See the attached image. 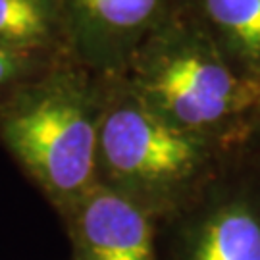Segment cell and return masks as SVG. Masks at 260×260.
Wrapping results in <instances>:
<instances>
[{
  "mask_svg": "<svg viewBox=\"0 0 260 260\" xmlns=\"http://www.w3.org/2000/svg\"><path fill=\"white\" fill-rule=\"evenodd\" d=\"M120 77L166 121L228 147H241L260 110V81L214 45L181 0Z\"/></svg>",
  "mask_w": 260,
  "mask_h": 260,
  "instance_id": "obj_2",
  "label": "cell"
},
{
  "mask_svg": "<svg viewBox=\"0 0 260 260\" xmlns=\"http://www.w3.org/2000/svg\"><path fill=\"white\" fill-rule=\"evenodd\" d=\"M241 147L245 149V152H249V154L260 164V110H258V114H256L254 121H252L251 129L247 133V137H245Z\"/></svg>",
  "mask_w": 260,
  "mask_h": 260,
  "instance_id": "obj_10",
  "label": "cell"
},
{
  "mask_svg": "<svg viewBox=\"0 0 260 260\" xmlns=\"http://www.w3.org/2000/svg\"><path fill=\"white\" fill-rule=\"evenodd\" d=\"M52 62L56 60H47L41 56L0 45V96L8 93L10 89H14L16 85L33 77Z\"/></svg>",
  "mask_w": 260,
  "mask_h": 260,
  "instance_id": "obj_9",
  "label": "cell"
},
{
  "mask_svg": "<svg viewBox=\"0 0 260 260\" xmlns=\"http://www.w3.org/2000/svg\"><path fill=\"white\" fill-rule=\"evenodd\" d=\"M164 222L183 260H260V164L235 149Z\"/></svg>",
  "mask_w": 260,
  "mask_h": 260,
  "instance_id": "obj_4",
  "label": "cell"
},
{
  "mask_svg": "<svg viewBox=\"0 0 260 260\" xmlns=\"http://www.w3.org/2000/svg\"><path fill=\"white\" fill-rule=\"evenodd\" d=\"M179 0H58L70 56L94 74L118 77Z\"/></svg>",
  "mask_w": 260,
  "mask_h": 260,
  "instance_id": "obj_5",
  "label": "cell"
},
{
  "mask_svg": "<svg viewBox=\"0 0 260 260\" xmlns=\"http://www.w3.org/2000/svg\"><path fill=\"white\" fill-rule=\"evenodd\" d=\"M214 45L260 81V0H181Z\"/></svg>",
  "mask_w": 260,
  "mask_h": 260,
  "instance_id": "obj_7",
  "label": "cell"
},
{
  "mask_svg": "<svg viewBox=\"0 0 260 260\" xmlns=\"http://www.w3.org/2000/svg\"><path fill=\"white\" fill-rule=\"evenodd\" d=\"M235 149L176 127L150 110L120 75L108 79L96 141V183L156 220L193 199Z\"/></svg>",
  "mask_w": 260,
  "mask_h": 260,
  "instance_id": "obj_3",
  "label": "cell"
},
{
  "mask_svg": "<svg viewBox=\"0 0 260 260\" xmlns=\"http://www.w3.org/2000/svg\"><path fill=\"white\" fill-rule=\"evenodd\" d=\"M0 45L47 60L72 58L58 0H0Z\"/></svg>",
  "mask_w": 260,
  "mask_h": 260,
  "instance_id": "obj_8",
  "label": "cell"
},
{
  "mask_svg": "<svg viewBox=\"0 0 260 260\" xmlns=\"http://www.w3.org/2000/svg\"><path fill=\"white\" fill-rule=\"evenodd\" d=\"M66 220L75 260H156V218L101 183Z\"/></svg>",
  "mask_w": 260,
  "mask_h": 260,
  "instance_id": "obj_6",
  "label": "cell"
},
{
  "mask_svg": "<svg viewBox=\"0 0 260 260\" xmlns=\"http://www.w3.org/2000/svg\"><path fill=\"white\" fill-rule=\"evenodd\" d=\"M108 79L62 58L0 96L2 145L62 216L96 185Z\"/></svg>",
  "mask_w": 260,
  "mask_h": 260,
  "instance_id": "obj_1",
  "label": "cell"
}]
</instances>
